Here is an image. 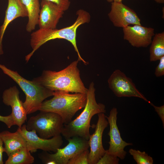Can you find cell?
<instances>
[{
	"label": "cell",
	"instance_id": "cell-31",
	"mask_svg": "<svg viewBox=\"0 0 164 164\" xmlns=\"http://www.w3.org/2000/svg\"><path fill=\"white\" fill-rule=\"evenodd\" d=\"M164 7H163V8H162V11L163 12V18H164Z\"/></svg>",
	"mask_w": 164,
	"mask_h": 164
},
{
	"label": "cell",
	"instance_id": "cell-18",
	"mask_svg": "<svg viewBox=\"0 0 164 164\" xmlns=\"http://www.w3.org/2000/svg\"><path fill=\"white\" fill-rule=\"evenodd\" d=\"M26 9L28 20L26 29L31 32L34 30L38 25L40 4L39 0H20Z\"/></svg>",
	"mask_w": 164,
	"mask_h": 164
},
{
	"label": "cell",
	"instance_id": "cell-7",
	"mask_svg": "<svg viewBox=\"0 0 164 164\" xmlns=\"http://www.w3.org/2000/svg\"><path fill=\"white\" fill-rule=\"evenodd\" d=\"M68 144L64 147L58 148L53 154L43 151L38 155L45 164H67L69 161L82 152L89 148L88 140L79 137L67 139Z\"/></svg>",
	"mask_w": 164,
	"mask_h": 164
},
{
	"label": "cell",
	"instance_id": "cell-19",
	"mask_svg": "<svg viewBox=\"0 0 164 164\" xmlns=\"http://www.w3.org/2000/svg\"><path fill=\"white\" fill-rule=\"evenodd\" d=\"M154 36L149 49L151 62L159 60L164 56V32L156 33Z\"/></svg>",
	"mask_w": 164,
	"mask_h": 164
},
{
	"label": "cell",
	"instance_id": "cell-24",
	"mask_svg": "<svg viewBox=\"0 0 164 164\" xmlns=\"http://www.w3.org/2000/svg\"><path fill=\"white\" fill-rule=\"evenodd\" d=\"M53 3L60 7L65 11L69 8L70 2V0H46Z\"/></svg>",
	"mask_w": 164,
	"mask_h": 164
},
{
	"label": "cell",
	"instance_id": "cell-16",
	"mask_svg": "<svg viewBox=\"0 0 164 164\" xmlns=\"http://www.w3.org/2000/svg\"><path fill=\"white\" fill-rule=\"evenodd\" d=\"M28 17V13L20 0H8L4 21L0 29V55L3 53L2 41L8 26L15 19L19 17Z\"/></svg>",
	"mask_w": 164,
	"mask_h": 164
},
{
	"label": "cell",
	"instance_id": "cell-12",
	"mask_svg": "<svg viewBox=\"0 0 164 164\" xmlns=\"http://www.w3.org/2000/svg\"><path fill=\"white\" fill-rule=\"evenodd\" d=\"M109 18L114 26L124 28L131 25H141L136 13L122 2H111Z\"/></svg>",
	"mask_w": 164,
	"mask_h": 164
},
{
	"label": "cell",
	"instance_id": "cell-26",
	"mask_svg": "<svg viewBox=\"0 0 164 164\" xmlns=\"http://www.w3.org/2000/svg\"><path fill=\"white\" fill-rule=\"evenodd\" d=\"M0 121L4 123L9 128L12 126L15 125L11 114L7 116H2L0 115Z\"/></svg>",
	"mask_w": 164,
	"mask_h": 164
},
{
	"label": "cell",
	"instance_id": "cell-27",
	"mask_svg": "<svg viewBox=\"0 0 164 164\" xmlns=\"http://www.w3.org/2000/svg\"><path fill=\"white\" fill-rule=\"evenodd\" d=\"M155 109V111L157 113L162 122L163 127H164V105L160 106L155 105L152 102L149 103Z\"/></svg>",
	"mask_w": 164,
	"mask_h": 164
},
{
	"label": "cell",
	"instance_id": "cell-1",
	"mask_svg": "<svg viewBox=\"0 0 164 164\" xmlns=\"http://www.w3.org/2000/svg\"><path fill=\"white\" fill-rule=\"evenodd\" d=\"M76 14L77 17L75 21L70 26L60 29H39L31 33L30 43L32 51L26 56V60L28 61L35 52L47 42L56 39H63L73 45L77 54L79 61L87 65L88 63L81 56L77 47V31L80 25L89 22L91 16L88 12L82 9L78 10Z\"/></svg>",
	"mask_w": 164,
	"mask_h": 164
},
{
	"label": "cell",
	"instance_id": "cell-5",
	"mask_svg": "<svg viewBox=\"0 0 164 164\" xmlns=\"http://www.w3.org/2000/svg\"><path fill=\"white\" fill-rule=\"evenodd\" d=\"M0 68L16 83L24 93L26 99L22 103L27 114L39 110L43 101L53 95V91L46 88L33 79L32 81L27 80L17 71L0 64Z\"/></svg>",
	"mask_w": 164,
	"mask_h": 164
},
{
	"label": "cell",
	"instance_id": "cell-22",
	"mask_svg": "<svg viewBox=\"0 0 164 164\" xmlns=\"http://www.w3.org/2000/svg\"><path fill=\"white\" fill-rule=\"evenodd\" d=\"M89 153L88 149L82 152L70 159L67 164H89Z\"/></svg>",
	"mask_w": 164,
	"mask_h": 164
},
{
	"label": "cell",
	"instance_id": "cell-9",
	"mask_svg": "<svg viewBox=\"0 0 164 164\" xmlns=\"http://www.w3.org/2000/svg\"><path fill=\"white\" fill-rule=\"evenodd\" d=\"M17 130L25 139L27 148L31 153L36 152L38 149L44 151L55 152L63 143L60 135L51 138H43L40 137L34 130H27L25 125L20 128L19 127Z\"/></svg>",
	"mask_w": 164,
	"mask_h": 164
},
{
	"label": "cell",
	"instance_id": "cell-14",
	"mask_svg": "<svg viewBox=\"0 0 164 164\" xmlns=\"http://www.w3.org/2000/svg\"><path fill=\"white\" fill-rule=\"evenodd\" d=\"M19 92L14 86L5 90L2 95L3 102L5 105L10 106L11 115L15 125L20 128L27 119V114L19 97Z\"/></svg>",
	"mask_w": 164,
	"mask_h": 164
},
{
	"label": "cell",
	"instance_id": "cell-4",
	"mask_svg": "<svg viewBox=\"0 0 164 164\" xmlns=\"http://www.w3.org/2000/svg\"><path fill=\"white\" fill-rule=\"evenodd\" d=\"M53 97L43 101L40 111L51 112L59 115L64 124L68 123L76 113L84 108L87 101L86 94H70L62 91H55Z\"/></svg>",
	"mask_w": 164,
	"mask_h": 164
},
{
	"label": "cell",
	"instance_id": "cell-30",
	"mask_svg": "<svg viewBox=\"0 0 164 164\" xmlns=\"http://www.w3.org/2000/svg\"><path fill=\"white\" fill-rule=\"evenodd\" d=\"M157 3L163 4L164 3V0H154Z\"/></svg>",
	"mask_w": 164,
	"mask_h": 164
},
{
	"label": "cell",
	"instance_id": "cell-23",
	"mask_svg": "<svg viewBox=\"0 0 164 164\" xmlns=\"http://www.w3.org/2000/svg\"><path fill=\"white\" fill-rule=\"evenodd\" d=\"M119 158L115 155L109 153L107 150L96 164H118Z\"/></svg>",
	"mask_w": 164,
	"mask_h": 164
},
{
	"label": "cell",
	"instance_id": "cell-25",
	"mask_svg": "<svg viewBox=\"0 0 164 164\" xmlns=\"http://www.w3.org/2000/svg\"><path fill=\"white\" fill-rule=\"evenodd\" d=\"M158 65L155 68V74L157 77H159L164 75V56L159 60Z\"/></svg>",
	"mask_w": 164,
	"mask_h": 164
},
{
	"label": "cell",
	"instance_id": "cell-8",
	"mask_svg": "<svg viewBox=\"0 0 164 164\" xmlns=\"http://www.w3.org/2000/svg\"><path fill=\"white\" fill-rule=\"evenodd\" d=\"M109 87L118 97H135L149 101L136 88L132 79L119 70H115L108 80Z\"/></svg>",
	"mask_w": 164,
	"mask_h": 164
},
{
	"label": "cell",
	"instance_id": "cell-6",
	"mask_svg": "<svg viewBox=\"0 0 164 164\" xmlns=\"http://www.w3.org/2000/svg\"><path fill=\"white\" fill-rule=\"evenodd\" d=\"M40 111L29 118L26 125L27 130H34L40 137L45 139L60 135L64 125L61 117L55 113Z\"/></svg>",
	"mask_w": 164,
	"mask_h": 164
},
{
	"label": "cell",
	"instance_id": "cell-11",
	"mask_svg": "<svg viewBox=\"0 0 164 164\" xmlns=\"http://www.w3.org/2000/svg\"><path fill=\"white\" fill-rule=\"evenodd\" d=\"M118 111L116 108H113L110 111L109 114L106 118L110 126L108 135L110 137L108 142L109 146L107 151L110 153L116 155L119 159L123 160L126 156L127 152L125 147L133 145L132 143H128L122 138L117 124Z\"/></svg>",
	"mask_w": 164,
	"mask_h": 164
},
{
	"label": "cell",
	"instance_id": "cell-2",
	"mask_svg": "<svg viewBox=\"0 0 164 164\" xmlns=\"http://www.w3.org/2000/svg\"><path fill=\"white\" fill-rule=\"evenodd\" d=\"M79 60L74 61L64 69L58 72L44 70L39 77L33 79L46 88L53 91L86 94L77 67Z\"/></svg>",
	"mask_w": 164,
	"mask_h": 164
},
{
	"label": "cell",
	"instance_id": "cell-3",
	"mask_svg": "<svg viewBox=\"0 0 164 164\" xmlns=\"http://www.w3.org/2000/svg\"><path fill=\"white\" fill-rule=\"evenodd\" d=\"M95 91L94 84L92 82L86 93V103L83 111L75 119L64 125L61 134L66 139L79 137L88 140L91 118L96 114L106 112L105 105L97 103Z\"/></svg>",
	"mask_w": 164,
	"mask_h": 164
},
{
	"label": "cell",
	"instance_id": "cell-20",
	"mask_svg": "<svg viewBox=\"0 0 164 164\" xmlns=\"http://www.w3.org/2000/svg\"><path fill=\"white\" fill-rule=\"evenodd\" d=\"M34 157L27 147L21 148L10 154L5 161V164H31Z\"/></svg>",
	"mask_w": 164,
	"mask_h": 164
},
{
	"label": "cell",
	"instance_id": "cell-17",
	"mask_svg": "<svg viewBox=\"0 0 164 164\" xmlns=\"http://www.w3.org/2000/svg\"><path fill=\"white\" fill-rule=\"evenodd\" d=\"M0 136L4 144V152L8 156L21 148L27 147L25 139L17 130L13 133L3 131L0 132Z\"/></svg>",
	"mask_w": 164,
	"mask_h": 164
},
{
	"label": "cell",
	"instance_id": "cell-10",
	"mask_svg": "<svg viewBox=\"0 0 164 164\" xmlns=\"http://www.w3.org/2000/svg\"><path fill=\"white\" fill-rule=\"evenodd\" d=\"M98 114V120L94 133L90 135L88 140L90 151L88 157L89 164H96L105 153L106 150L102 144V136L108 122L104 113Z\"/></svg>",
	"mask_w": 164,
	"mask_h": 164
},
{
	"label": "cell",
	"instance_id": "cell-28",
	"mask_svg": "<svg viewBox=\"0 0 164 164\" xmlns=\"http://www.w3.org/2000/svg\"><path fill=\"white\" fill-rule=\"evenodd\" d=\"M3 142L0 136V164H3L2 159V154L4 152V148L3 146Z\"/></svg>",
	"mask_w": 164,
	"mask_h": 164
},
{
	"label": "cell",
	"instance_id": "cell-21",
	"mask_svg": "<svg viewBox=\"0 0 164 164\" xmlns=\"http://www.w3.org/2000/svg\"><path fill=\"white\" fill-rule=\"evenodd\" d=\"M129 153L132 156L137 164H153V160L152 157L145 152L131 149Z\"/></svg>",
	"mask_w": 164,
	"mask_h": 164
},
{
	"label": "cell",
	"instance_id": "cell-13",
	"mask_svg": "<svg viewBox=\"0 0 164 164\" xmlns=\"http://www.w3.org/2000/svg\"><path fill=\"white\" fill-rule=\"evenodd\" d=\"M123 38L133 46L147 47L150 45L155 35L154 29L141 25L128 26L123 28Z\"/></svg>",
	"mask_w": 164,
	"mask_h": 164
},
{
	"label": "cell",
	"instance_id": "cell-29",
	"mask_svg": "<svg viewBox=\"0 0 164 164\" xmlns=\"http://www.w3.org/2000/svg\"><path fill=\"white\" fill-rule=\"evenodd\" d=\"M107 1L109 2H122V0H107Z\"/></svg>",
	"mask_w": 164,
	"mask_h": 164
},
{
	"label": "cell",
	"instance_id": "cell-15",
	"mask_svg": "<svg viewBox=\"0 0 164 164\" xmlns=\"http://www.w3.org/2000/svg\"><path fill=\"white\" fill-rule=\"evenodd\" d=\"M40 7L38 23L39 29L56 28L65 11L57 5L46 0H42Z\"/></svg>",
	"mask_w": 164,
	"mask_h": 164
}]
</instances>
